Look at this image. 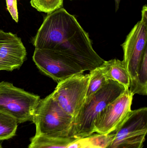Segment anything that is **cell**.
<instances>
[{
  "mask_svg": "<svg viewBox=\"0 0 147 148\" xmlns=\"http://www.w3.org/2000/svg\"><path fill=\"white\" fill-rule=\"evenodd\" d=\"M26 55L20 38L0 29V71L19 69L26 60Z\"/></svg>",
  "mask_w": 147,
  "mask_h": 148,
  "instance_id": "10",
  "label": "cell"
},
{
  "mask_svg": "<svg viewBox=\"0 0 147 148\" xmlns=\"http://www.w3.org/2000/svg\"><path fill=\"white\" fill-rule=\"evenodd\" d=\"M108 80L116 81L128 90L130 78L123 61L114 59L108 61H104L101 66Z\"/></svg>",
  "mask_w": 147,
  "mask_h": 148,
  "instance_id": "12",
  "label": "cell"
},
{
  "mask_svg": "<svg viewBox=\"0 0 147 148\" xmlns=\"http://www.w3.org/2000/svg\"><path fill=\"white\" fill-rule=\"evenodd\" d=\"M32 7L39 12L50 14L62 8L63 0H30Z\"/></svg>",
  "mask_w": 147,
  "mask_h": 148,
  "instance_id": "16",
  "label": "cell"
},
{
  "mask_svg": "<svg viewBox=\"0 0 147 148\" xmlns=\"http://www.w3.org/2000/svg\"><path fill=\"white\" fill-rule=\"evenodd\" d=\"M104 148H142L147 133V108L130 111Z\"/></svg>",
  "mask_w": 147,
  "mask_h": 148,
  "instance_id": "5",
  "label": "cell"
},
{
  "mask_svg": "<svg viewBox=\"0 0 147 148\" xmlns=\"http://www.w3.org/2000/svg\"><path fill=\"white\" fill-rule=\"evenodd\" d=\"M89 74L90 77L85 101L89 99L109 81L106 77L101 66L90 71Z\"/></svg>",
  "mask_w": 147,
  "mask_h": 148,
  "instance_id": "14",
  "label": "cell"
},
{
  "mask_svg": "<svg viewBox=\"0 0 147 148\" xmlns=\"http://www.w3.org/2000/svg\"><path fill=\"white\" fill-rule=\"evenodd\" d=\"M0 148H3L2 147V146H1V145H0Z\"/></svg>",
  "mask_w": 147,
  "mask_h": 148,
  "instance_id": "20",
  "label": "cell"
},
{
  "mask_svg": "<svg viewBox=\"0 0 147 148\" xmlns=\"http://www.w3.org/2000/svg\"><path fill=\"white\" fill-rule=\"evenodd\" d=\"M114 136V132L107 135L95 133L91 135L89 140L83 148H104Z\"/></svg>",
  "mask_w": 147,
  "mask_h": 148,
  "instance_id": "17",
  "label": "cell"
},
{
  "mask_svg": "<svg viewBox=\"0 0 147 148\" xmlns=\"http://www.w3.org/2000/svg\"><path fill=\"white\" fill-rule=\"evenodd\" d=\"M127 90L116 81L108 82L85 102L73 119L70 137L81 138L96 133L95 123L99 114Z\"/></svg>",
  "mask_w": 147,
  "mask_h": 148,
  "instance_id": "2",
  "label": "cell"
},
{
  "mask_svg": "<svg viewBox=\"0 0 147 148\" xmlns=\"http://www.w3.org/2000/svg\"><path fill=\"white\" fill-rule=\"evenodd\" d=\"M39 96L25 91L8 82L0 83V111L18 123L32 121L40 101Z\"/></svg>",
  "mask_w": 147,
  "mask_h": 148,
  "instance_id": "4",
  "label": "cell"
},
{
  "mask_svg": "<svg viewBox=\"0 0 147 148\" xmlns=\"http://www.w3.org/2000/svg\"><path fill=\"white\" fill-rule=\"evenodd\" d=\"M133 96L127 90L107 105L95 121L96 133L107 135L115 130L131 111Z\"/></svg>",
  "mask_w": 147,
  "mask_h": 148,
  "instance_id": "9",
  "label": "cell"
},
{
  "mask_svg": "<svg viewBox=\"0 0 147 148\" xmlns=\"http://www.w3.org/2000/svg\"><path fill=\"white\" fill-rule=\"evenodd\" d=\"M73 121L50 94L41 99L32 122L36 127L35 135L60 138L70 137Z\"/></svg>",
  "mask_w": 147,
  "mask_h": 148,
  "instance_id": "3",
  "label": "cell"
},
{
  "mask_svg": "<svg viewBox=\"0 0 147 148\" xmlns=\"http://www.w3.org/2000/svg\"><path fill=\"white\" fill-rule=\"evenodd\" d=\"M33 60L39 70L58 83L83 71L55 50L35 49Z\"/></svg>",
  "mask_w": 147,
  "mask_h": 148,
  "instance_id": "8",
  "label": "cell"
},
{
  "mask_svg": "<svg viewBox=\"0 0 147 148\" xmlns=\"http://www.w3.org/2000/svg\"><path fill=\"white\" fill-rule=\"evenodd\" d=\"M89 74H77L58 83L53 98L68 114L74 117L85 102Z\"/></svg>",
  "mask_w": 147,
  "mask_h": 148,
  "instance_id": "6",
  "label": "cell"
},
{
  "mask_svg": "<svg viewBox=\"0 0 147 148\" xmlns=\"http://www.w3.org/2000/svg\"><path fill=\"white\" fill-rule=\"evenodd\" d=\"M87 141V137L54 138L35 135L31 138L28 148H83Z\"/></svg>",
  "mask_w": 147,
  "mask_h": 148,
  "instance_id": "11",
  "label": "cell"
},
{
  "mask_svg": "<svg viewBox=\"0 0 147 148\" xmlns=\"http://www.w3.org/2000/svg\"><path fill=\"white\" fill-rule=\"evenodd\" d=\"M147 7L145 5L142 10L141 20L132 29L122 45L123 61L130 77V84L135 79L141 62L147 51Z\"/></svg>",
  "mask_w": 147,
  "mask_h": 148,
  "instance_id": "7",
  "label": "cell"
},
{
  "mask_svg": "<svg viewBox=\"0 0 147 148\" xmlns=\"http://www.w3.org/2000/svg\"><path fill=\"white\" fill-rule=\"evenodd\" d=\"M129 90L133 95H147V51L140 62L135 79L130 84Z\"/></svg>",
  "mask_w": 147,
  "mask_h": 148,
  "instance_id": "13",
  "label": "cell"
},
{
  "mask_svg": "<svg viewBox=\"0 0 147 148\" xmlns=\"http://www.w3.org/2000/svg\"><path fill=\"white\" fill-rule=\"evenodd\" d=\"M70 1H73V0H70Z\"/></svg>",
  "mask_w": 147,
  "mask_h": 148,
  "instance_id": "21",
  "label": "cell"
},
{
  "mask_svg": "<svg viewBox=\"0 0 147 148\" xmlns=\"http://www.w3.org/2000/svg\"><path fill=\"white\" fill-rule=\"evenodd\" d=\"M18 124L16 119L0 111V140H8L14 137Z\"/></svg>",
  "mask_w": 147,
  "mask_h": 148,
  "instance_id": "15",
  "label": "cell"
},
{
  "mask_svg": "<svg viewBox=\"0 0 147 148\" xmlns=\"http://www.w3.org/2000/svg\"><path fill=\"white\" fill-rule=\"evenodd\" d=\"M32 42L35 49L57 51L83 72L91 71L104 61L76 17L63 8L47 14Z\"/></svg>",
  "mask_w": 147,
  "mask_h": 148,
  "instance_id": "1",
  "label": "cell"
},
{
  "mask_svg": "<svg viewBox=\"0 0 147 148\" xmlns=\"http://www.w3.org/2000/svg\"><path fill=\"white\" fill-rule=\"evenodd\" d=\"M7 10L12 16L13 20L18 23L19 21L17 0H6Z\"/></svg>",
  "mask_w": 147,
  "mask_h": 148,
  "instance_id": "18",
  "label": "cell"
},
{
  "mask_svg": "<svg viewBox=\"0 0 147 148\" xmlns=\"http://www.w3.org/2000/svg\"><path fill=\"white\" fill-rule=\"evenodd\" d=\"M115 3V10L116 12L118 10L120 6V2L121 0H114Z\"/></svg>",
  "mask_w": 147,
  "mask_h": 148,
  "instance_id": "19",
  "label": "cell"
}]
</instances>
